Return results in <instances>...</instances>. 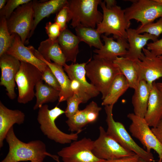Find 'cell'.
Returning a JSON list of instances; mask_svg holds the SVG:
<instances>
[{"mask_svg":"<svg viewBox=\"0 0 162 162\" xmlns=\"http://www.w3.org/2000/svg\"><path fill=\"white\" fill-rule=\"evenodd\" d=\"M5 139L9 146V151L1 162H19L35 160L43 162L46 157H51L56 161L58 156L52 155L46 151L45 144L39 140L23 142L16 136L12 127L8 131Z\"/></svg>","mask_w":162,"mask_h":162,"instance_id":"cell-1","label":"cell"},{"mask_svg":"<svg viewBox=\"0 0 162 162\" xmlns=\"http://www.w3.org/2000/svg\"><path fill=\"white\" fill-rule=\"evenodd\" d=\"M86 76L98 91L102 94V100L105 97L113 80L121 73L113 62L99 57L93 56L85 67Z\"/></svg>","mask_w":162,"mask_h":162,"instance_id":"cell-2","label":"cell"},{"mask_svg":"<svg viewBox=\"0 0 162 162\" xmlns=\"http://www.w3.org/2000/svg\"><path fill=\"white\" fill-rule=\"evenodd\" d=\"M100 0H69L68 22L75 28L79 25L95 28L103 18V14L98 9Z\"/></svg>","mask_w":162,"mask_h":162,"instance_id":"cell-3","label":"cell"},{"mask_svg":"<svg viewBox=\"0 0 162 162\" xmlns=\"http://www.w3.org/2000/svg\"><path fill=\"white\" fill-rule=\"evenodd\" d=\"M64 113L65 111L57 106L50 110L47 105L44 104L39 109L37 118L43 134L49 139L63 144L77 140L78 134L82 131L68 134L62 131L57 127L56 120Z\"/></svg>","mask_w":162,"mask_h":162,"instance_id":"cell-4","label":"cell"},{"mask_svg":"<svg viewBox=\"0 0 162 162\" xmlns=\"http://www.w3.org/2000/svg\"><path fill=\"white\" fill-rule=\"evenodd\" d=\"M100 5L103 10V18L97 25V31L101 34L104 33L107 36L112 34L113 38L116 39H127V31L131 23L126 18L124 9L117 5L107 8L104 1H101Z\"/></svg>","mask_w":162,"mask_h":162,"instance_id":"cell-5","label":"cell"},{"mask_svg":"<svg viewBox=\"0 0 162 162\" xmlns=\"http://www.w3.org/2000/svg\"><path fill=\"white\" fill-rule=\"evenodd\" d=\"M106 115L107 134L124 148L134 152L140 158L148 161H154L151 152H148L139 146L133 140L121 123L115 121L113 118V105L105 106Z\"/></svg>","mask_w":162,"mask_h":162,"instance_id":"cell-6","label":"cell"},{"mask_svg":"<svg viewBox=\"0 0 162 162\" xmlns=\"http://www.w3.org/2000/svg\"><path fill=\"white\" fill-rule=\"evenodd\" d=\"M42 78V73L38 68L30 64L21 62L15 78L19 103L25 104L33 100L35 96L34 88Z\"/></svg>","mask_w":162,"mask_h":162,"instance_id":"cell-7","label":"cell"},{"mask_svg":"<svg viewBox=\"0 0 162 162\" xmlns=\"http://www.w3.org/2000/svg\"><path fill=\"white\" fill-rule=\"evenodd\" d=\"M34 19L33 1L17 8L7 20L10 34H18L24 44L28 43Z\"/></svg>","mask_w":162,"mask_h":162,"instance_id":"cell-8","label":"cell"},{"mask_svg":"<svg viewBox=\"0 0 162 162\" xmlns=\"http://www.w3.org/2000/svg\"><path fill=\"white\" fill-rule=\"evenodd\" d=\"M99 135L93 142L92 152L98 158L105 160L117 159L135 155L134 152L124 148L110 136L101 126Z\"/></svg>","mask_w":162,"mask_h":162,"instance_id":"cell-9","label":"cell"},{"mask_svg":"<svg viewBox=\"0 0 162 162\" xmlns=\"http://www.w3.org/2000/svg\"><path fill=\"white\" fill-rule=\"evenodd\" d=\"M131 1V5L124 9L125 17L128 20L134 19L143 26L153 22L157 18H162V4L155 0Z\"/></svg>","mask_w":162,"mask_h":162,"instance_id":"cell-10","label":"cell"},{"mask_svg":"<svg viewBox=\"0 0 162 162\" xmlns=\"http://www.w3.org/2000/svg\"><path fill=\"white\" fill-rule=\"evenodd\" d=\"M128 118L131 121L129 130L132 135L137 139L146 148V151L151 152L153 149L158 154L159 160L162 159V145L159 141L150 128L144 118L129 113Z\"/></svg>","mask_w":162,"mask_h":162,"instance_id":"cell-11","label":"cell"},{"mask_svg":"<svg viewBox=\"0 0 162 162\" xmlns=\"http://www.w3.org/2000/svg\"><path fill=\"white\" fill-rule=\"evenodd\" d=\"M93 142L86 137L73 141L57 154L63 162H103L105 160L98 158L93 153Z\"/></svg>","mask_w":162,"mask_h":162,"instance_id":"cell-12","label":"cell"},{"mask_svg":"<svg viewBox=\"0 0 162 162\" xmlns=\"http://www.w3.org/2000/svg\"><path fill=\"white\" fill-rule=\"evenodd\" d=\"M142 52L140 59L135 60L140 80L152 85L155 80L162 78V59L147 49L143 48Z\"/></svg>","mask_w":162,"mask_h":162,"instance_id":"cell-13","label":"cell"},{"mask_svg":"<svg viewBox=\"0 0 162 162\" xmlns=\"http://www.w3.org/2000/svg\"><path fill=\"white\" fill-rule=\"evenodd\" d=\"M20 65L21 62L10 55L5 53L0 56V85L5 88L6 94L11 100L14 99L16 96L15 92V78Z\"/></svg>","mask_w":162,"mask_h":162,"instance_id":"cell-14","label":"cell"},{"mask_svg":"<svg viewBox=\"0 0 162 162\" xmlns=\"http://www.w3.org/2000/svg\"><path fill=\"white\" fill-rule=\"evenodd\" d=\"M101 37L104 44L100 49L93 51L99 57L112 62L118 57H125L129 48L127 39L119 38L115 41L113 38L105 35Z\"/></svg>","mask_w":162,"mask_h":162,"instance_id":"cell-15","label":"cell"},{"mask_svg":"<svg viewBox=\"0 0 162 162\" xmlns=\"http://www.w3.org/2000/svg\"><path fill=\"white\" fill-rule=\"evenodd\" d=\"M5 53L13 56L20 62L28 63L34 66L41 72L47 67L44 62L35 56L29 46H25L20 37L16 34L11 46Z\"/></svg>","mask_w":162,"mask_h":162,"instance_id":"cell-16","label":"cell"},{"mask_svg":"<svg viewBox=\"0 0 162 162\" xmlns=\"http://www.w3.org/2000/svg\"><path fill=\"white\" fill-rule=\"evenodd\" d=\"M67 0L33 1L34 19L29 39L33 35L38 24L43 19L51 14H57L67 5Z\"/></svg>","mask_w":162,"mask_h":162,"instance_id":"cell-17","label":"cell"},{"mask_svg":"<svg viewBox=\"0 0 162 162\" xmlns=\"http://www.w3.org/2000/svg\"><path fill=\"white\" fill-rule=\"evenodd\" d=\"M30 48L35 56L44 62L56 77L61 88L59 92L58 102H61L66 101L74 94L70 88L71 80L65 73L63 66L54 62L46 61L33 46H31Z\"/></svg>","mask_w":162,"mask_h":162,"instance_id":"cell-18","label":"cell"},{"mask_svg":"<svg viewBox=\"0 0 162 162\" xmlns=\"http://www.w3.org/2000/svg\"><path fill=\"white\" fill-rule=\"evenodd\" d=\"M149 127H156L162 120V92L154 82L151 87L144 118Z\"/></svg>","mask_w":162,"mask_h":162,"instance_id":"cell-19","label":"cell"},{"mask_svg":"<svg viewBox=\"0 0 162 162\" xmlns=\"http://www.w3.org/2000/svg\"><path fill=\"white\" fill-rule=\"evenodd\" d=\"M127 32L129 48L124 57L134 61L140 59L143 54L142 49L149 40L154 42L158 40L155 36L147 33L141 34L138 33L136 29L131 28L128 29Z\"/></svg>","mask_w":162,"mask_h":162,"instance_id":"cell-20","label":"cell"},{"mask_svg":"<svg viewBox=\"0 0 162 162\" xmlns=\"http://www.w3.org/2000/svg\"><path fill=\"white\" fill-rule=\"evenodd\" d=\"M25 115L19 110H13L6 107L0 101V147L4 144V141L10 129L15 124L24 123Z\"/></svg>","mask_w":162,"mask_h":162,"instance_id":"cell-21","label":"cell"},{"mask_svg":"<svg viewBox=\"0 0 162 162\" xmlns=\"http://www.w3.org/2000/svg\"><path fill=\"white\" fill-rule=\"evenodd\" d=\"M89 61L81 63H72L67 65L64 69L71 80H75L81 84L82 88L91 98L97 96L100 92L94 86L87 81L86 76V72L85 67Z\"/></svg>","mask_w":162,"mask_h":162,"instance_id":"cell-22","label":"cell"},{"mask_svg":"<svg viewBox=\"0 0 162 162\" xmlns=\"http://www.w3.org/2000/svg\"><path fill=\"white\" fill-rule=\"evenodd\" d=\"M57 40L66 62L70 61L76 63L79 52V45L81 42L79 38L67 28L61 32Z\"/></svg>","mask_w":162,"mask_h":162,"instance_id":"cell-23","label":"cell"},{"mask_svg":"<svg viewBox=\"0 0 162 162\" xmlns=\"http://www.w3.org/2000/svg\"><path fill=\"white\" fill-rule=\"evenodd\" d=\"M152 85H150L144 80H141L137 87L134 90L132 103L134 113L138 116L144 118Z\"/></svg>","mask_w":162,"mask_h":162,"instance_id":"cell-24","label":"cell"},{"mask_svg":"<svg viewBox=\"0 0 162 162\" xmlns=\"http://www.w3.org/2000/svg\"><path fill=\"white\" fill-rule=\"evenodd\" d=\"M37 50L44 58L48 62H51V60L64 67L67 65L65 57L57 39L52 40L48 38L42 41Z\"/></svg>","mask_w":162,"mask_h":162,"instance_id":"cell-25","label":"cell"},{"mask_svg":"<svg viewBox=\"0 0 162 162\" xmlns=\"http://www.w3.org/2000/svg\"><path fill=\"white\" fill-rule=\"evenodd\" d=\"M113 62L126 79L129 88L135 89L140 81L136 61L125 57H120L116 58Z\"/></svg>","mask_w":162,"mask_h":162,"instance_id":"cell-26","label":"cell"},{"mask_svg":"<svg viewBox=\"0 0 162 162\" xmlns=\"http://www.w3.org/2000/svg\"><path fill=\"white\" fill-rule=\"evenodd\" d=\"M129 88L128 82L122 74L117 75L112 82L101 104L113 105Z\"/></svg>","mask_w":162,"mask_h":162,"instance_id":"cell-27","label":"cell"},{"mask_svg":"<svg viewBox=\"0 0 162 162\" xmlns=\"http://www.w3.org/2000/svg\"><path fill=\"white\" fill-rule=\"evenodd\" d=\"M35 89L36 100L33 108L34 110L39 109L44 104L53 103L58 99L59 91L44 83L42 80L37 83Z\"/></svg>","mask_w":162,"mask_h":162,"instance_id":"cell-28","label":"cell"},{"mask_svg":"<svg viewBox=\"0 0 162 162\" xmlns=\"http://www.w3.org/2000/svg\"><path fill=\"white\" fill-rule=\"evenodd\" d=\"M76 35L81 41H83L90 47L100 49L103 45L100 39L101 34L96 29L79 25L75 28Z\"/></svg>","mask_w":162,"mask_h":162,"instance_id":"cell-29","label":"cell"},{"mask_svg":"<svg viewBox=\"0 0 162 162\" xmlns=\"http://www.w3.org/2000/svg\"><path fill=\"white\" fill-rule=\"evenodd\" d=\"M15 34H10L8 29L7 20L4 17L0 18V56L5 53L11 46Z\"/></svg>","mask_w":162,"mask_h":162,"instance_id":"cell-30","label":"cell"},{"mask_svg":"<svg viewBox=\"0 0 162 162\" xmlns=\"http://www.w3.org/2000/svg\"><path fill=\"white\" fill-rule=\"evenodd\" d=\"M69 127L68 130L71 132L82 131V128L88 124L84 109L79 110L66 121Z\"/></svg>","mask_w":162,"mask_h":162,"instance_id":"cell-31","label":"cell"},{"mask_svg":"<svg viewBox=\"0 0 162 162\" xmlns=\"http://www.w3.org/2000/svg\"><path fill=\"white\" fill-rule=\"evenodd\" d=\"M139 34L147 33L158 38L162 33V18L155 22H152L145 25H140L136 29Z\"/></svg>","mask_w":162,"mask_h":162,"instance_id":"cell-32","label":"cell"},{"mask_svg":"<svg viewBox=\"0 0 162 162\" xmlns=\"http://www.w3.org/2000/svg\"><path fill=\"white\" fill-rule=\"evenodd\" d=\"M31 0H8L4 7L0 10V16L8 19L13 12L20 6L29 2Z\"/></svg>","mask_w":162,"mask_h":162,"instance_id":"cell-33","label":"cell"},{"mask_svg":"<svg viewBox=\"0 0 162 162\" xmlns=\"http://www.w3.org/2000/svg\"><path fill=\"white\" fill-rule=\"evenodd\" d=\"M67 106L65 110V115L68 118L75 114L79 110V106L83 103L82 100L76 95H73L66 100Z\"/></svg>","mask_w":162,"mask_h":162,"instance_id":"cell-34","label":"cell"},{"mask_svg":"<svg viewBox=\"0 0 162 162\" xmlns=\"http://www.w3.org/2000/svg\"><path fill=\"white\" fill-rule=\"evenodd\" d=\"M41 73L42 80L46 84L60 92L61 90L60 85L56 77L48 66Z\"/></svg>","mask_w":162,"mask_h":162,"instance_id":"cell-35","label":"cell"},{"mask_svg":"<svg viewBox=\"0 0 162 162\" xmlns=\"http://www.w3.org/2000/svg\"><path fill=\"white\" fill-rule=\"evenodd\" d=\"M84 109L86 111L88 122L91 123L95 122L97 120L101 108L98 106L95 102L92 101Z\"/></svg>","mask_w":162,"mask_h":162,"instance_id":"cell-36","label":"cell"},{"mask_svg":"<svg viewBox=\"0 0 162 162\" xmlns=\"http://www.w3.org/2000/svg\"><path fill=\"white\" fill-rule=\"evenodd\" d=\"M70 87L73 94L81 98L83 101V103H86L91 98L83 90L77 80L74 79L71 80Z\"/></svg>","mask_w":162,"mask_h":162,"instance_id":"cell-37","label":"cell"},{"mask_svg":"<svg viewBox=\"0 0 162 162\" xmlns=\"http://www.w3.org/2000/svg\"><path fill=\"white\" fill-rule=\"evenodd\" d=\"M45 28L48 38L52 40L57 39L62 32L60 26L56 22H49L46 25Z\"/></svg>","mask_w":162,"mask_h":162,"instance_id":"cell-38","label":"cell"},{"mask_svg":"<svg viewBox=\"0 0 162 162\" xmlns=\"http://www.w3.org/2000/svg\"><path fill=\"white\" fill-rule=\"evenodd\" d=\"M68 16V9L67 5L56 14L54 19L55 22L60 26L62 31L67 28Z\"/></svg>","mask_w":162,"mask_h":162,"instance_id":"cell-39","label":"cell"},{"mask_svg":"<svg viewBox=\"0 0 162 162\" xmlns=\"http://www.w3.org/2000/svg\"><path fill=\"white\" fill-rule=\"evenodd\" d=\"M147 49L154 55L162 56V39L147 44Z\"/></svg>","mask_w":162,"mask_h":162,"instance_id":"cell-40","label":"cell"},{"mask_svg":"<svg viewBox=\"0 0 162 162\" xmlns=\"http://www.w3.org/2000/svg\"><path fill=\"white\" fill-rule=\"evenodd\" d=\"M140 157L136 154L117 159L105 160L103 162H138Z\"/></svg>","mask_w":162,"mask_h":162,"instance_id":"cell-41","label":"cell"},{"mask_svg":"<svg viewBox=\"0 0 162 162\" xmlns=\"http://www.w3.org/2000/svg\"><path fill=\"white\" fill-rule=\"evenodd\" d=\"M151 129L159 141L162 145V120L156 127L152 128Z\"/></svg>","mask_w":162,"mask_h":162,"instance_id":"cell-42","label":"cell"},{"mask_svg":"<svg viewBox=\"0 0 162 162\" xmlns=\"http://www.w3.org/2000/svg\"><path fill=\"white\" fill-rule=\"evenodd\" d=\"M105 2L106 7L108 9L111 8L117 5V2L115 0H105Z\"/></svg>","mask_w":162,"mask_h":162,"instance_id":"cell-43","label":"cell"},{"mask_svg":"<svg viewBox=\"0 0 162 162\" xmlns=\"http://www.w3.org/2000/svg\"><path fill=\"white\" fill-rule=\"evenodd\" d=\"M8 0H0V10L3 9L5 5Z\"/></svg>","mask_w":162,"mask_h":162,"instance_id":"cell-44","label":"cell"},{"mask_svg":"<svg viewBox=\"0 0 162 162\" xmlns=\"http://www.w3.org/2000/svg\"><path fill=\"white\" fill-rule=\"evenodd\" d=\"M156 85L158 88L162 92V82L156 83Z\"/></svg>","mask_w":162,"mask_h":162,"instance_id":"cell-45","label":"cell"},{"mask_svg":"<svg viewBox=\"0 0 162 162\" xmlns=\"http://www.w3.org/2000/svg\"><path fill=\"white\" fill-rule=\"evenodd\" d=\"M138 162H151L150 161H146L143 159L140 158Z\"/></svg>","mask_w":162,"mask_h":162,"instance_id":"cell-46","label":"cell"},{"mask_svg":"<svg viewBox=\"0 0 162 162\" xmlns=\"http://www.w3.org/2000/svg\"><path fill=\"white\" fill-rule=\"evenodd\" d=\"M157 2L162 4V0H155Z\"/></svg>","mask_w":162,"mask_h":162,"instance_id":"cell-47","label":"cell"},{"mask_svg":"<svg viewBox=\"0 0 162 162\" xmlns=\"http://www.w3.org/2000/svg\"><path fill=\"white\" fill-rule=\"evenodd\" d=\"M30 162H39V161L36 160L32 161H30Z\"/></svg>","mask_w":162,"mask_h":162,"instance_id":"cell-48","label":"cell"},{"mask_svg":"<svg viewBox=\"0 0 162 162\" xmlns=\"http://www.w3.org/2000/svg\"><path fill=\"white\" fill-rule=\"evenodd\" d=\"M157 162H162V159L161 160H158Z\"/></svg>","mask_w":162,"mask_h":162,"instance_id":"cell-49","label":"cell"},{"mask_svg":"<svg viewBox=\"0 0 162 162\" xmlns=\"http://www.w3.org/2000/svg\"><path fill=\"white\" fill-rule=\"evenodd\" d=\"M160 58L162 59V56H159Z\"/></svg>","mask_w":162,"mask_h":162,"instance_id":"cell-50","label":"cell"}]
</instances>
